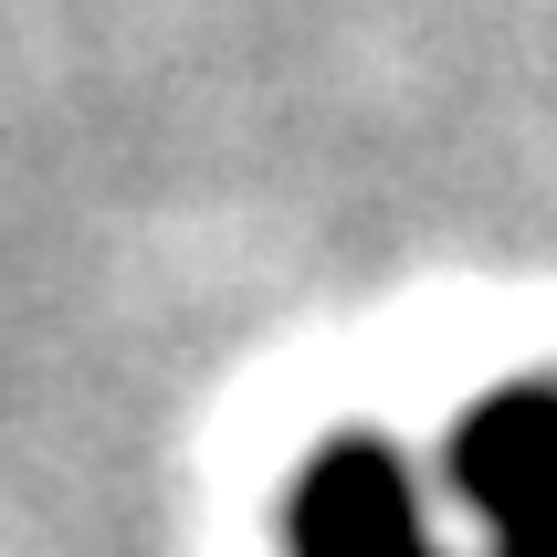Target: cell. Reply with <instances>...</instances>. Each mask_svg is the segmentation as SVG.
<instances>
[{"label":"cell","instance_id":"cell-1","mask_svg":"<svg viewBox=\"0 0 557 557\" xmlns=\"http://www.w3.org/2000/svg\"><path fill=\"white\" fill-rule=\"evenodd\" d=\"M453 484L495 527V557H557V379H516L463 410Z\"/></svg>","mask_w":557,"mask_h":557},{"label":"cell","instance_id":"cell-2","mask_svg":"<svg viewBox=\"0 0 557 557\" xmlns=\"http://www.w3.org/2000/svg\"><path fill=\"white\" fill-rule=\"evenodd\" d=\"M295 557H442L389 442H326L284 495Z\"/></svg>","mask_w":557,"mask_h":557}]
</instances>
